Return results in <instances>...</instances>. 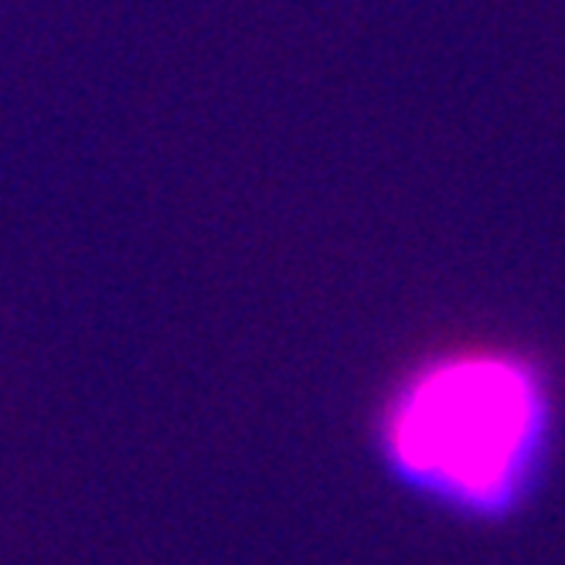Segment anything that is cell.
<instances>
[{
	"label": "cell",
	"instance_id": "obj_1",
	"mask_svg": "<svg viewBox=\"0 0 565 565\" xmlns=\"http://www.w3.org/2000/svg\"><path fill=\"white\" fill-rule=\"evenodd\" d=\"M375 443L402 491L463 521H504L535 498L552 460V379L511 344L429 351L385 392Z\"/></svg>",
	"mask_w": 565,
	"mask_h": 565
}]
</instances>
